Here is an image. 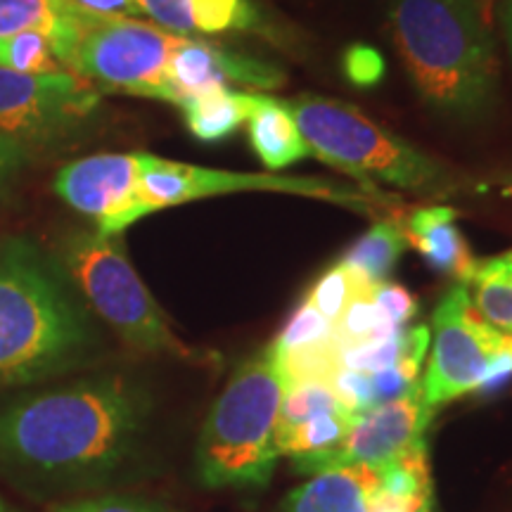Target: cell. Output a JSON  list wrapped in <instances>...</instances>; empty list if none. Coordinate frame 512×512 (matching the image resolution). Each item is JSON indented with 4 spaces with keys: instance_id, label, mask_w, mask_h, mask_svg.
<instances>
[{
    "instance_id": "6da1fadb",
    "label": "cell",
    "mask_w": 512,
    "mask_h": 512,
    "mask_svg": "<svg viewBox=\"0 0 512 512\" xmlns=\"http://www.w3.org/2000/svg\"><path fill=\"white\" fill-rule=\"evenodd\" d=\"M147 399L121 380H88L0 406V465L53 482L98 479L124 463Z\"/></svg>"
},
{
    "instance_id": "7a4b0ae2",
    "label": "cell",
    "mask_w": 512,
    "mask_h": 512,
    "mask_svg": "<svg viewBox=\"0 0 512 512\" xmlns=\"http://www.w3.org/2000/svg\"><path fill=\"white\" fill-rule=\"evenodd\" d=\"M389 27L408 79L432 112L470 121L489 110L498 60L475 0H392Z\"/></svg>"
},
{
    "instance_id": "3957f363",
    "label": "cell",
    "mask_w": 512,
    "mask_h": 512,
    "mask_svg": "<svg viewBox=\"0 0 512 512\" xmlns=\"http://www.w3.org/2000/svg\"><path fill=\"white\" fill-rule=\"evenodd\" d=\"M93 344L86 313L27 240L0 245V389L79 366Z\"/></svg>"
},
{
    "instance_id": "277c9868",
    "label": "cell",
    "mask_w": 512,
    "mask_h": 512,
    "mask_svg": "<svg viewBox=\"0 0 512 512\" xmlns=\"http://www.w3.org/2000/svg\"><path fill=\"white\" fill-rule=\"evenodd\" d=\"M285 389L271 344L235 370L197 439V479L207 489H249L271 482L280 458L275 425Z\"/></svg>"
},
{
    "instance_id": "5b68a950",
    "label": "cell",
    "mask_w": 512,
    "mask_h": 512,
    "mask_svg": "<svg viewBox=\"0 0 512 512\" xmlns=\"http://www.w3.org/2000/svg\"><path fill=\"white\" fill-rule=\"evenodd\" d=\"M283 102L297 121L311 157L361 178L368 188L380 181L425 195L448 190V171L437 159L377 126L356 107L316 95Z\"/></svg>"
},
{
    "instance_id": "8992f818",
    "label": "cell",
    "mask_w": 512,
    "mask_h": 512,
    "mask_svg": "<svg viewBox=\"0 0 512 512\" xmlns=\"http://www.w3.org/2000/svg\"><path fill=\"white\" fill-rule=\"evenodd\" d=\"M64 268L95 313L119 332L133 349L145 354L176 356L185 363H202L159 309L155 297L136 273L119 235L76 233L64 245Z\"/></svg>"
},
{
    "instance_id": "52a82bcc",
    "label": "cell",
    "mask_w": 512,
    "mask_h": 512,
    "mask_svg": "<svg viewBox=\"0 0 512 512\" xmlns=\"http://www.w3.org/2000/svg\"><path fill=\"white\" fill-rule=\"evenodd\" d=\"M434 342L422 396L430 411L512 377V335L484 323L467 285L441 299L432 318Z\"/></svg>"
},
{
    "instance_id": "ba28073f",
    "label": "cell",
    "mask_w": 512,
    "mask_h": 512,
    "mask_svg": "<svg viewBox=\"0 0 512 512\" xmlns=\"http://www.w3.org/2000/svg\"><path fill=\"white\" fill-rule=\"evenodd\" d=\"M235 192H283V195L328 200L339 207L373 214L377 207L399 204L380 195L377 188H351V185L325 181V178L275 176V174H235V171L207 169V166L169 162L155 155H140L138 214L145 219L155 211L181 207L204 197L235 195Z\"/></svg>"
},
{
    "instance_id": "9c48e42d",
    "label": "cell",
    "mask_w": 512,
    "mask_h": 512,
    "mask_svg": "<svg viewBox=\"0 0 512 512\" xmlns=\"http://www.w3.org/2000/svg\"><path fill=\"white\" fill-rule=\"evenodd\" d=\"M425 439L382 465H339L290 491L283 512H432Z\"/></svg>"
},
{
    "instance_id": "30bf717a",
    "label": "cell",
    "mask_w": 512,
    "mask_h": 512,
    "mask_svg": "<svg viewBox=\"0 0 512 512\" xmlns=\"http://www.w3.org/2000/svg\"><path fill=\"white\" fill-rule=\"evenodd\" d=\"M181 41L136 17L95 15L76 43L69 72L114 93L171 102L169 57Z\"/></svg>"
},
{
    "instance_id": "8fae6325",
    "label": "cell",
    "mask_w": 512,
    "mask_h": 512,
    "mask_svg": "<svg viewBox=\"0 0 512 512\" xmlns=\"http://www.w3.org/2000/svg\"><path fill=\"white\" fill-rule=\"evenodd\" d=\"M98 102L95 86L72 72L22 74L0 67V136L29 150L74 133Z\"/></svg>"
},
{
    "instance_id": "7c38bea8",
    "label": "cell",
    "mask_w": 512,
    "mask_h": 512,
    "mask_svg": "<svg viewBox=\"0 0 512 512\" xmlns=\"http://www.w3.org/2000/svg\"><path fill=\"white\" fill-rule=\"evenodd\" d=\"M432 415L434 411L427 408L425 396H422V382H418L411 392L399 399L384 401L380 406L358 413L349 432L335 448L299 465L297 470L304 475H318L339 465L387 463L425 439Z\"/></svg>"
},
{
    "instance_id": "4fadbf2b",
    "label": "cell",
    "mask_w": 512,
    "mask_h": 512,
    "mask_svg": "<svg viewBox=\"0 0 512 512\" xmlns=\"http://www.w3.org/2000/svg\"><path fill=\"white\" fill-rule=\"evenodd\" d=\"M140 155H93L62 166L53 188L69 207L88 216L102 235H121L140 221Z\"/></svg>"
},
{
    "instance_id": "5bb4252c",
    "label": "cell",
    "mask_w": 512,
    "mask_h": 512,
    "mask_svg": "<svg viewBox=\"0 0 512 512\" xmlns=\"http://www.w3.org/2000/svg\"><path fill=\"white\" fill-rule=\"evenodd\" d=\"M356 415L330 382L287 384L275 425L278 453L290 456L297 467L309 463L344 439Z\"/></svg>"
},
{
    "instance_id": "9a60e30c",
    "label": "cell",
    "mask_w": 512,
    "mask_h": 512,
    "mask_svg": "<svg viewBox=\"0 0 512 512\" xmlns=\"http://www.w3.org/2000/svg\"><path fill=\"white\" fill-rule=\"evenodd\" d=\"M166 79L171 102L183 105L195 95L219 88H245V91H275L285 83V74L264 60H254L214 43L181 36L169 57Z\"/></svg>"
},
{
    "instance_id": "2e32d148",
    "label": "cell",
    "mask_w": 512,
    "mask_h": 512,
    "mask_svg": "<svg viewBox=\"0 0 512 512\" xmlns=\"http://www.w3.org/2000/svg\"><path fill=\"white\" fill-rule=\"evenodd\" d=\"M285 384L330 382L339 368V339L335 323L320 313L311 302H304L287 320V325L271 342Z\"/></svg>"
},
{
    "instance_id": "e0dca14e",
    "label": "cell",
    "mask_w": 512,
    "mask_h": 512,
    "mask_svg": "<svg viewBox=\"0 0 512 512\" xmlns=\"http://www.w3.org/2000/svg\"><path fill=\"white\" fill-rule=\"evenodd\" d=\"M95 15L74 0H0V38L41 31L69 72L74 48Z\"/></svg>"
},
{
    "instance_id": "ac0fdd59",
    "label": "cell",
    "mask_w": 512,
    "mask_h": 512,
    "mask_svg": "<svg viewBox=\"0 0 512 512\" xmlns=\"http://www.w3.org/2000/svg\"><path fill=\"white\" fill-rule=\"evenodd\" d=\"M140 15L176 36L226 34L259 29V12L249 0H136Z\"/></svg>"
},
{
    "instance_id": "d6986e66",
    "label": "cell",
    "mask_w": 512,
    "mask_h": 512,
    "mask_svg": "<svg viewBox=\"0 0 512 512\" xmlns=\"http://www.w3.org/2000/svg\"><path fill=\"white\" fill-rule=\"evenodd\" d=\"M403 235L434 271L451 275L458 285L470 283L477 259L456 226V211L451 207L418 209L403 223Z\"/></svg>"
},
{
    "instance_id": "ffe728a7",
    "label": "cell",
    "mask_w": 512,
    "mask_h": 512,
    "mask_svg": "<svg viewBox=\"0 0 512 512\" xmlns=\"http://www.w3.org/2000/svg\"><path fill=\"white\" fill-rule=\"evenodd\" d=\"M249 143H252L256 157L266 169L280 171L285 166L302 162L311 157L309 145L290 110L283 100H275L271 95L261 98V105L247 121Z\"/></svg>"
},
{
    "instance_id": "44dd1931",
    "label": "cell",
    "mask_w": 512,
    "mask_h": 512,
    "mask_svg": "<svg viewBox=\"0 0 512 512\" xmlns=\"http://www.w3.org/2000/svg\"><path fill=\"white\" fill-rule=\"evenodd\" d=\"M261 98L264 93L219 88V91L195 95V98L185 100L181 107L192 136L204 143H216L247 124L256 107L261 105Z\"/></svg>"
},
{
    "instance_id": "7402d4cb",
    "label": "cell",
    "mask_w": 512,
    "mask_h": 512,
    "mask_svg": "<svg viewBox=\"0 0 512 512\" xmlns=\"http://www.w3.org/2000/svg\"><path fill=\"white\" fill-rule=\"evenodd\" d=\"M467 292L484 323L512 335V252L477 261Z\"/></svg>"
},
{
    "instance_id": "603a6c76",
    "label": "cell",
    "mask_w": 512,
    "mask_h": 512,
    "mask_svg": "<svg viewBox=\"0 0 512 512\" xmlns=\"http://www.w3.org/2000/svg\"><path fill=\"white\" fill-rule=\"evenodd\" d=\"M406 245L408 242L406 235H403V223L396 219L377 221L363 238H358L349 247L342 264L368 275L373 283H384Z\"/></svg>"
},
{
    "instance_id": "cb8c5ba5",
    "label": "cell",
    "mask_w": 512,
    "mask_h": 512,
    "mask_svg": "<svg viewBox=\"0 0 512 512\" xmlns=\"http://www.w3.org/2000/svg\"><path fill=\"white\" fill-rule=\"evenodd\" d=\"M0 67L22 74L67 72L41 31H22V34L0 38Z\"/></svg>"
},
{
    "instance_id": "d4e9b609",
    "label": "cell",
    "mask_w": 512,
    "mask_h": 512,
    "mask_svg": "<svg viewBox=\"0 0 512 512\" xmlns=\"http://www.w3.org/2000/svg\"><path fill=\"white\" fill-rule=\"evenodd\" d=\"M370 283H373V280H370L368 275H363L361 271H356V268L339 261L337 266H332L330 271L313 285L306 302H311L325 318L337 323V318L342 316L344 309H347L351 297H354L361 287H366Z\"/></svg>"
},
{
    "instance_id": "484cf974",
    "label": "cell",
    "mask_w": 512,
    "mask_h": 512,
    "mask_svg": "<svg viewBox=\"0 0 512 512\" xmlns=\"http://www.w3.org/2000/svg\"><path fill=\"white\" fill-rule=\"evenodd\" d=\"M375 302L380 304L384 316L392 320L396 328H408V323L418 313V302H415L413 294L406 287L389 283V280L375 287Z\"/></svg>"
},
{
    "instance_id": "4316f807",
    "label": "cell",
    "mask_w": 512,
    "mask_h": 512,
    "mask_svg": "<svg viewBox=\"0 0 512 512\" xmlns=\"http://www.w3.org/2000/svg\"><path fill=\"white\" fill-rule=\"evenodd\" d=\"M344 69H347V76L356 86H373L382 79L384 60L373 48L354 46L344 57Z\"/></svg>"
},
{
    "instance_id": "83f0119b",
    "label": "cell",
    "mask_w": 512,
    "mask_h": 512,
    "mask_svg": "<svg viewBox=\"0 0 512 512\" xmlns=\"http://www.w3.org/2000/svg\"><path fill=\"white\" fill-rule=\"evenodd\" d=\"M53 512H162V510L152 508V505L147 503L131 501V498L107 496V498H83V501L57 505Z\"/></svg>"
},
{
    "instance_id": "f1b7e54d",
    "label": "cell",
    "mask_w": 512,
    "mask_h": 512,
    "mask_svg": "<svg viewBox=\"0 0 512 512\" xmlns=\"http://www.w3.org/2000/svg\"><path fill=\"white\" fill-rule=\"evenodd\" d=\"M31 159V150L17 140L0 136V183L8 181L12 174H17L24 164Z\"/></svg>"
},
{
    "instance_id": "f546056e",
    "label": "cell",
    "mask_w": 512,
    "mask_h": 512,
    "mask_svg": "<svg viewBox=\"0 0 512 512\" xmlns=\"http://www.w3.org/2000/svg\"><path fill=\"white\" fill-rule=\"evenodd\" d=\"M83 10L102 17H138L136 0H74Z\"/></svg>"
},
{
    "instance_id": "4dcf8cb0",
    "label": "cell",
    "mask_w": 512,
    "mask_h": 512,
    "mask_svg": "<svg viewBox=\"0 0 512 512\" xmlns=\"http://www.w3.org/2000/svg\"><path fill=\"white\" fill-rule=\"evenodd\" d=\"M503 27H505V41H508V50L512 55V0L503 3Z\"/></svg>"
},
{
    "instance_id": "1f68e13d",
    "label": "cell",
    "mask_w": 512,
    "mask_h": 512,
    "mask_svg": "<svg viewBox=\"0 0 512 512\" xmlns=\"http://www.w3.org/2000/svg\"><path fill=\"white\" fill-rule=\"evenodd\" d=\"M0 512H17V510H15V508H10V505L5 503L3 498H0Z\"/></svg>"
}]
</instances>
